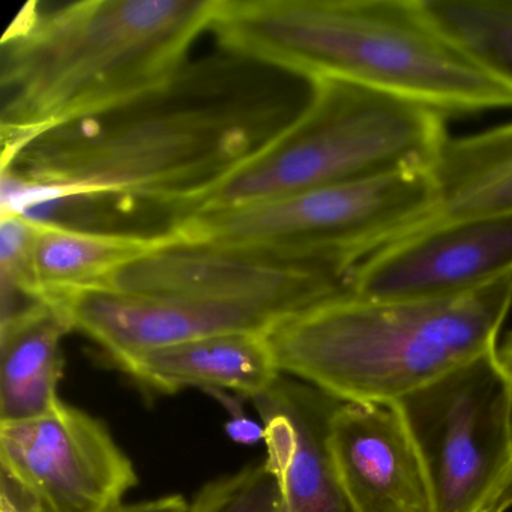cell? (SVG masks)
Returning a JSON list of instances; mask_svg holds the SVG:
<instances>
[{"label": "cell", "instance_id": "1", "mask_svg": "<svg viewBox=\"0 0 512 512\" xmlns=\"http://www.w3.org/2000/svg\"><path fill=\"white\" fill-rule=\"evenodd\" d=\"M313 82L221 49L112 112L55 128L2 164L65 199L182 206L271 145Z\"/></svg>", "mask_w": 512, "mask_h": 512}, {"label": "cell", "instance_id": "2", "mask_svg": "<svg viewBox=\"0 0 512 512\" xmlns=\"http://www.w3.org/2000/svg\"><path fill=\"white\" fill-rule=\"evenodd\" d=\"M220 0L26 5L2 40V164L55 128L166 85L211 31Z\"/></svg>", "mask_w": 512, "mask_h": 512}, {"label": "cell", "instance_id": "3", "mask_svg": "<svg viewBox=\"0 0 512 512\" xmlns=\"http://www.w3.org/2000/svg\"><path fill=\"white\" fill-rule=\"evenodd\" d=\"M221 49L314 82L338 80L445 116L512 107V92L476 67L421 0H220Z\"/></svg>", "mask_w": 512, "mask_h": 512}, {"label": "cell", "instance_id": "4", "mask_svg": "<svg viewBox=\"0 0 512 512\" xmlns=\"http://www.w3.org/2000/svg\"><path fill=\"white\" fill-rule=\"evenodd\" d=\"M512 278L449 299L349 292L275 323L266 340L281 374L343 403H395L494 352Z\"/></svg>", "mask_w": 512, "mask_h": 512}, {"label": "cell", "instance_id": "5", "mask_svg": "<svg viewBox=\"0 0 512 512\" xmlns=\"http://www.w3.org/2000/svg\"><path fill=\"white\" fill-rule=\"evenodd\" d=\"M446 116L424 104L338 80H314L310 103L262 152L170 217L430 170L449 139Z\"/></svg>", "mask_w": 512, "mask_h": 512}, {"label": "cell", "instance_id": "6", "mask_svg": "<svg viewBox=\"0 0 512 512\" xmlns=\"http://www.w3.org/2000/svg\"><path fill=\"white\" fill-rule=\"evenodd\" d=\"M436 211L430 170L311 188L170 224L184 242L266 251L355 269L427 223Z\"/></svg>", "mask_w": 512, "mask_h": 512}, {"label": "cell", "instance_id": "7", "mask_svg": "<svg viewBox=\"0 0 512 512\" xmlns=\"http://www.w3.org/2000/svg\"><path fill=\"white\" fill-rule=\"evenodd\" d=\"M512 380L497 349L395 401L415 442L434 512H490L512 464Z\"/></svg>", "mask_w": 512, "mask_h": 512}, {"label": "cell", "instance_id": "8", "mask_svg": "<svg viewBox=\"0 0 512 512\" xmlns=\"http://www.w3.org/2000/svg\"><path fill=\"white\" fill-rule=\"evenodd\" d=\"M352 269L322 260L178 241L113 272L101 286L250 308L280 320L350 292Z\"/></svg>", "mask_w": 512, "mask_h": 512}, {"label": "cell", "instance_id": "9", "mask_svg": "<svg viewBox=\"0 0 512 512\" xmlns=\"http://www.w3.org/2000/svg\"><path fill=\"white\" fill-rule=\"evenodd\" d=\"M0 467L2 494L20 512H119L139 482L107 425L64 401L0 424Z\"/></svg>", "mask_w": 512, "mask_h": 512}, {"label": "cell", "instance_id": "10", "mask_svg": "<svg viewBox=\"0 0 512 512\" xmlns=\"http://www.w3.org/2000/svg\"><path fill=\"white\" fill-rule=\"evenodd\" d=\"M512 278V214L434 221L355 266L350 292L373 299H449Z\"/></svg>", "mask_w": 512, "mask_h": 512}, {"label": "cell", "instance_id": "11", "mask_svg": "<svg viewBox=\"0 0 512 512\" xmlns=\"http://www.w3.org/2000/svg\"><path fill=\"white\" fill-rule=\"evenodd\" d=\"M53 308L73 331L97 344L107 364L119 371L151 350L229 332L266 334L278 323L250 308L103 287L80 290Z\"/></svg>", "mask_w": 512, "mask_h": 512}, {"label": "cell", "instance_id": "12", "mask_svg": "<svg viewBox=\"0 0 512 512\" xmlns=\"http://www.w3.org/2000/svg\"><path fill=\"white\" fill-rule=\"evenodd\" d=\"M251 401L265 425V461L280 487L281 512H355L329 446L341 401L286 374Z\"/></svg>", "mask_w": 512, "mask_h": 512}, {"label": "cell", "instance_id": "13", "mask_svg": "<svg viewBox=\"0 0 512 512\" xmlns=\"http://www.w3.org/2000/svg\"><path fill=\"white\" fill-rule=\"evenodd\" d=\"M329 446L355 512H434L415 442L394 403H343Z\"/></svg>", "mask_w": 512, "mask_h": 512}, {"label": "cell", "instance_id": "14", "mask_svg": "<svg viewBox=\"0 0 512 512\" xmlns=\"http://www.w3.org/2000/svg\"><path fill=\"white\" fill-rule=\"evenodd\" d=\"M127 374L146 394L187 388L254 398L281 376L265 334L229 332L151 350L128 362Z\"/></svg>", "mask_w": 512, "mask_h": 512}, {"label": "cell", "instance_id": "15", "mask_svg": "<svg viewBox=\"0 0 512 512\" xmlns=\"http://www.w3.org/2000/svg\"><path fill=\"white\" fill-rule=\"evenodd\" d=\"M181 241L172 230L155 235L104 233L40 220L32 271L35 295L43 304L101 286L113 272Z\"/></svg>", "mask_w": 512, "mask_h": 512}, {"label": "cell", "instance_id": "16", "mask_svg": "<svg viewBox=\"0 0 512 512\" xmlns=\"http://www.w3.org/2000/svg\"><path fill=\"white\" fill-rule=\"evenodd\" d=\"M71 331L68 320L47 304L0 323V424L38 418L61 403V343Z\"/></svg>", "mask_w": 512, "mask_h": 512}, {"label": "cell", "instance_id": "17", "mask_svg": "<svg viewBox=\"0 0 512 512\" xmlns=\"http://www.w3.org/2000/svg\"><path fill=\"white\" fill-rule=\"evenodd\" d=\"M430 173L436 211L427 223L512 214V122L449 137Z\"/></svg>", "mask_w": 512, "mask_h": 512}, {"label": "cell", "instance_id": "18", "mask_svg": "<svg viewBox=\"0 0 512 512\" xmlns=\"http://www.w3.org/2000/svg\"><path fill=\"white\" fill-rule=\"evenodd\" d=\"M425 14L476 67L512 92V0H421Z\"/></svg>", "mask_w": 512, "mask_h": 512}, {"label": "cell", "instance_id": "19", "mask_svg": "<svg viewBox=\"0 0 512 512\" xmlns=\"http://www.w3.org/2000/svg\"><path fill=\"white\" fill-rule=\"evenodd\" d=\"M191 512H281L277 478L266 461L208 482L191 502Z\"/></svg>", "mask_w": 512, "mask_h": 512}, {"label": "cell", "instance_id": "20", "mask_svg": "<svg viewBox=\"0 0 512 512\" xmlns=\"http://www.w3.org/2000/svg\"><path fill=\"white\" fill-rule=\"evenodd\" d=\"M226 433L233 442L242 445H254V443L265 440V425L248 419L244 415H235L232 421L226 424Z\"/></svg>", "mask_w": 512, "mask_h": 512}, {"label": "cell", "instance_id": "21", "mask_svg": "<svg viewBox=\"0 0 512 512\" xmlns=\"http://www.w3.org/2000/svg\"><path fill=\"white\" fill-rule=\"evenodd\" d=\"M119 512H191V503L181 494H169L136 505H124Z\"/></svg>", "mask_w": 512, "mask_h": 512}, {"label": "cell", "instance_id": "22", "mask_svg": "<svg viewBox=\"0 0 512 512\" xmlns=\"http://www.w3.org/2000/svg\"><path fill=\"white\" fill-rule=\"evenodd\" d=\"M509 419H511V442H512V389H511V407H509ZM512 508V464L511 472H509L508 481L503 487L502 493L497 497L494 502L493 508L490 512H506Z\"/></svg>", "mask_w": 512, "mask_h": 512}, {"label": "cell", "instance_id": "23", "mask_svg": "<svg viewBox=\"0 0 512 512\" xmlns=\"http://www.w3.org/2000/svg\"><path fill=\"white\" fill-rule=\"evenodd\" d=\"M497 358H499L503 371H505L512 380V332L505 338V341L497 347Z\"/></svg>", "mask_w": 512, "mask_h": 512}, {"label": "cell", "instance_id": "24", "mask_svg": "<svg viewBox=\"0 0 512 512\" xmlns=\"http://www.w3.org/2000/svg\"><path fill=\"white\" fill-rule=\"evenodd\" d=\"M0 512H20L17 506L4 494H0Z\"/></svg>", "mask_w": 512, "mask_h": 512}]
</instances>
